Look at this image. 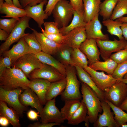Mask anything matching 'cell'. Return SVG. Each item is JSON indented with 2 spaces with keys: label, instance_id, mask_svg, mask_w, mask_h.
I'll return each instance as SVG.
<instances>
[{
  "label": "cell",
  "instance_id": "obj_51",
  "mask_svg": "<svg viewBox=\"0 0 127 127\" xmlns=\"http://www.w3.org/2000/svg\"><path fill=\"white\" fill-rule=\"evenodd\" d=\"M121 28L123 35L125 39L127 40V22L123 23L121 24Z\"/></svg>",
  "mask_w": 127,
  "mask_h": 127
},
{
  "label": "cell",
  "instance_id": "obj_15",
  "mask_svg": "<svg viewBox=\"0 0 127 127\" xmlns=\"http://www.w3.org/2000/svg\"><path fill=\"white\" fill-rule=\"evenodd\" d=\"M63 44L72 48H79L82 44L87 39L85 27L77 28L65 35Z\"/></svg>",
  "mask_w": 127,
  "mask_h": 127
},
{
  "label": "cell",
  "instance_id": "obj_4",
  "mask_svg": "<svg viewBox=\"0 0 127 127\" xmlns=\"http://www.w3.org/2000/svg\"><path fill=\"white\" fill-rule=\"evenodd\" d=\"M74 10L70 1L67 0H60L56 4L52 14L59 28L69 24L73 18Z\"/></svg>",
  "mask_w": 127,
  "mask_h": 127
},
{
  "label": "cell",
  "instance_id": "obj_47",
  "mask_svg": "<svg viewBox=\"0 0 127 127\" xmlns=\"http://www.w3.org/2000/svg\"><path fill=\"white\" fill-rule=\"evenodd\" d=\"M60 0H48V3L46 6L44 10L45 13L48 16L52 14L53 8L56 4Z\"/></svg>",
  "mask_w": 127,
  "mask_h": 127
},
{
  "label": "cell",
  "instance_id": "obj_24",
  "mask_svg": "<svg viewBox=\"0 0 127 127\" xmlns=\"http://www.w3.org/2000/svg\"><path fill=\"white\" fill-rule=\"evenodd\" d=\"M35 56L43 63L49 65L66 76V67L52 55L41 51L35 54Z\"/></svg>",
  "mask_w": 127,
  "mask_h": 127
},
{
  "label": "cell",
  "instance_id": "obj_31",
  "mask_svg": "<svg viewBox=\"0 0 127 127\" xmlns=\"http://www.w3.org/2000/svg\"><path fill=\"white\" fill-rule=\"evenodd\" d=\"M64 101V105L60 111L64 120H67L79 107L81 101L76 99H68Z\"/></svg>",
  "mask_w": 127,
  "mask_h": 127
},
{
  "label": "cell",
  "instance_id": "obj_26",
  "mask_svg": "<svg viewBox=\"0 0 127 127\" xmlns=\"http://www.w3.org/2000/svg\"><path fill=\"white\" fill-rule=\"evenodd\" d=\"M0 115L6 118L13 127H20V117L16 111L11 107H9L5 102L0 100Z\"/></svg>",
  "mask_w": 127,
  "mask_h": 127
},
{
  "label": "cell",
  "instance_id": "obj_18",
  "mask_svg": "<svg viewBox=\"0 0 127 127\" xmlns=\"http://www.w3.org/2000/svg\"><path fill=\"white\" fill-rule=\"evenodd\" d=\"M30 53L29 46L23 37L9 50L4 52L1 55L4 57H8L11 60L13 65L20 58L24 55Z\"/></svg>",
  "mask_w": 127,
  "mask_h": 127
},
{
  "label": "cell",
  "instance_id": "obj_62",
  "mask_svg": "<svg viewBox=\"0 0 127 127\" xmlns=\"http://www.w3.org/2000/svg\"></svg>",
  "mask_w": 127,
  "mask_h": 127
},
{
  "label": "cell",
  "instance_id": "obj_30",
  "mask_svg": "<svg viewBox=\"0 0 127 127\" xmlns=\"http://www.w3.org/2000/svg\"><path fill=\"white\" fill-rule=\"evenodd\" d=\"M86 23L84 20V15L80 14L74 10L71 23L66 27L59 28L60 33L63 36L65 35L77 28L85 27Z\"/></svg>",
  "mask_w": 127,
  "mask_h": 127
},
{
  "label": "cell",
  "instance_id": "obj_5",
  "mask_svg": "<svg viewBox=\"0 0 127 127\" xmlns=\"http://www.w3.org/2000/svg\"><path fill=\"white\" fill-rule=\"evenodd\" d=\"M31 18L25 16L20 18L16 26L9 34L7 40L3 43L0 47V55L8 50L13 43L19 41L24 34L26 28H30L29 23Z\"/></svg>",
  "mask_w": 127,
  "mask_h": 127
},
{
  "label": "cell",
  "instance_id": "obj_52",
  "mask_svg": "<svg viewBox=\"0 0 127 127\" xmlns=\"http://www.w3.org/2000/svg\"><path fill=\"white\" fill-rule=\"evenodd\" d=\"M9 34L5 31L0 29V40L6 41L8 38Z\"/></svg>",
  "mask_w": 127,
  "mask_h": 127
},
{
  "label": "cell",
  "instance_id": "obj_60",
  "mask_svg": "<svg viewBox=\"0 0 127 127\" xmlns=\"http://www.w3.org/2000/svg\"><path fill=\"white\" fill-rule=\"evenodd\" d=\"M124 49H127V44L126 46H125Z\"/></svg>",
  "mask_w": 127,
  "mask_h": 127
},
{
  "label": "cell",
  "instance_id": "obj_9",
  "mask_svg": "<svg viewBox=\"0 0 127 127\" xmlns=\"http://www.w3.org/2000/svg\"><path fill=\"white\" fill-rule=\"evenodd\" d=\"M55 98L47 101L40 115L42 123H54L60 124L64 122L60 111L56 105Z\"/></svg>",
  "mask_w": 127,
  "mask_h": 127
},
{
  "label": "cell",
  "instance_id": "obj_59",
  "mask_svg": "<svg viewBox=\"0 0 127 127\" xmlns=\"http://www.w3.org/2000/svg\"><path fill=\"white\" fill-rule=\"evenodd\" d=\"M123 78H127V73L124 75Z\"/></svg>",
  "mask_w": 127,
  "mask_h": 127
},
{
  "label": "cell",
  "instance_id": "obj_10",
  "mask_svg": "<svg viewBox=\"0 0 127 127\" xmlns=\"http://www.w3.org/2000/svg\"><path fill=\"white\" fill-rule=\"evenodd\" d=\"M43 64L36 57L35 54L29 53L19 59L13 66L20 69L28 78L31 72L41 67Z\"/></svg>",
  "mask_w": 127,
  "mask_h": 127
},
{
  "label": "cell",
  "instance_id": "obj_1",
  "mask_svg": "<svg viewBox=\"0 0 127 127\" xmlns=\"http://www.w3.org/2000/svg\"><path fill=\"white\" fill-rule=\"evenodd\" d=\"M31 81L21 70L14 67L6 69L0 75V87L7 90L27 89Z\"/></svg>",
  "mask_w": 127,
  "mask_h": 127
},
{
  "label": "cell",
  "instance_id": "obj_41",
  "mask_svg": "<svg viewBox=\"0 0 127 127\" xmlns=\"http://www.w3.org/2000/svg\"><path fill=\"white\" fill-rule=\"evenodd\" d=\"M109 58L119 64L127 60V49L121 50L111 54Z\"/></svg>",
  "mask_w": 127,
  "mask_h": 127
},
{
  "label": "cell",
  "instance_id": "obj_28",
  "mask_svg": "<svg viewBox=\"0 0 127 127\" xmlns=\"http://www.w3.org/2000/svg\"><path fill=\"white\" fill-rule=\"evenodd\" d=\"M66 84V79L65 78L52 82L49 87L46 95L47 101L61 95L64 90Z\"/></svg>",
  "mask_w": 127,
  "mask_h": 127
},
{
  "label": "cell",
  "instance_id": "obj_54",
  "mask_svg": "<svg viewBox=\"0 0 127 127\" xmlns=\"http://www.w3.org/2000/svg\"><path fill=\"white\" fill-rule=\"evenodd\" d=\"M12 0L13 2V4L14 5L18 7L22 8L19 0Z\"/></svg>",
  "mask_w": 127,
  "mask_h": 127
},
{
  "label": "cell",
  "instance_id": "obj_19",
  "mask_svg": "<svg viewBox=\"0 0 127 127\" xmlns=\"http://www.w3.org/2000/svg\"><path fill=\"white\" fill-rule=\"evenodd\" d=\"M19 99L20 103L25 107L30 106L36 109L41 114L43 107L36 94L31 88L24 90L20 95Z\"/></svg>",
  "mask_w": 127,
  "mask_h": 127
},
{
  "label": "cell",
  "instance_id": "obj_36",
  "mask_svg": "<svg viewBox=\"0 0 127 127\" xmlns=\"http://www.w3.org/2000/svg\"><path fill=\"white\" fill-rule=\"evenodd\" d=\"M23 37L29 46L30 53L35 54L42 51L40 45L33 32L25 33Z\"/></svg>",
  "mask_w": 127,
  "mask_h": 127
},
{
  "label": "cell",
  "instance_id": "obj_35",
  "mask_svg": "<svg viewBox=\"0 0 127 127\" xmlns=\"http://www.w3.org/2000/svg\"><path fill=\"white\" fill-rule=\"evenodd\" d=\"M71 57L74 66H77L84 69L88 66L89 63L86 56L79 48H73Z\"/></svg>",
  "mask_w": 127,
  "mask_h": 127
},
{
  "label": "cell",
  "instance_id": "obj_20",
  "mask_svg": "<svg viewBox=\"0 0 127 127\" xmlns=\"http://www.w3.org/2000/svg\"><path fill=\"white\" fill-rule=\"evenodd\" d=\"M31 80L29 88L37 95L42 105H45L47 102L46 94L51 83L46 79L40 78Z\"/></svg>",
  "mask_w": 127,
  "mask_h": 127
},
{
  "label": "cell",
  "instance_id": "obj_7",
  "mask_svg": "<svg viewBox=\"0 0 127 127\" xmlns=\"http://www.w3.org/2000/svg\"><path fill=\"white\" fill-rule=\"evenodd\" d=\"M19 88L11 90H7L0 87V100L5 102L10 107L15 110L20 117L26 110V107L22 105L19 99V96L23 92Z\"/></svg>",
  "mask_w": 127,
  "mask_h": 127
},
{
  "label": "cell",
  "instance_id": "obj_25",
  "mask_svg": "<svg viewBox=\"0 0 127 127\" xmlns=\"http://www.w3.org/2000/svg\"><path fill=\"white\" fill-rule=\"evenodd\" d=\"M83 1L84 20L87 23L99 14L101 0H83Z\"/></svg>",
  "mask_w": 127,
  "mask_h": 127
},
{
  "label": "cell",
  "instance_id": "obj_46",
  "mask_svg": "<svg viewBox=\"0 0 127 127\" xmlns=\"http://www.w3.org/2000/svg\"><path fill=\"white\" fill-rule=\"evenodd\" d=\"M22 8L27 6H32L47 0H19Z\"/></svg>",
  "mask_w": 127,
  "mask_h": 127
},
{
  "label": "cell",
  "instance_id": "obj_27",
  "mask_svg": "<svg viewBox=\"0 0 127 127\" xmlns=\"http://www.w3.org/2000/svg\"><path fill=\"white\" fill-rule=\"evenodd\" d=\"M79 107L67 120V124L76 125L84 121L85 126H89V122L87 118V110L85 103L81 100Z\"/></svg>",
  "mask_w": 127,
  "mask_h": 127
},
{
  "label": "cell",
  "instance_id": "obj_37",
  "mask_svg": "<svg viewBox=\"0 0 127 127\" xmlns=\"http://www.w3.org/2000/svg\"><path fill=\"white\" fill-rule=\"evenodd\" d=\"M105 100L113 111L114 119L119 127L126 124L127 122V113L119 107L115 106L108 101Z\"/></svg>",
  "mask_w": 127,
  "mask_h": 127
},
{
  "label": "cell",
  "instance_id": "obj_43",
  "mask_svg": "<svg viewBox=\"0 0 127 127\" xmlns=\"http://www.w3.org/2000/svg\"><path fill=\"white\" fill-rule=\"evenodd\" d=\"M40 28L42 33L48 38L58 44H61L63 43L64 36H63L60 33L57 34L48 33L45 32L44 29L42 27Z\"/></svg>",
  "mask_w": 127,
  "mask_h": 127
},
{
  "label": "cell",
  "instance_id": "obj_29",
  "mask_svg": "<svg viewBox=\"0 0 127 127\" xmlns=\"http://www.w3.org/2000/svg\"><path fill=\"white\" fill-rule=\"evenodd\" d=\"M104 61H97L89 64L88 66L95 71H104L108 75H112L118 64L110 58Z\"/></svg>",
  "mask_w": 127,
  "mask_h": 127
},
{
  "label": "cell",
  "instance_id": "obj_13",
  "mask_svg": "<svg viewBox=\"0 0 127 127\" xmlns=\"http://www.w3.org/2000/svg\"><path fill=\"white\" fill-rule=\"evenodd\" d=\"M103 113L98 115L97 119L93 123L95 127H119L114 118L111 108L105 100L101 101Z\"/></svg>",
  "mask_w": 127,
  "mask_h": 127
},
{
  "label": "cell",
  "instance_id": "obj_38",
  "mask_svg": "<svg viewBox=\"0 0 127 127\" xmlns=\"http://www.w3.org/2000/svg\"><path fill=\"white\" fill-rule=\"evenodd\" d=\"M127 14V0L118 1L110 19L115 20Z\"/></svg>",
  "mask_w": 127,
  "mask_h": 127
},
{
  "label": "cell",
  "instance_id": "obj_58",
  "mask_svg": "<svg viewBox=\"0 0 127 127\" xmlns=\"http://www.w3.org/2000/svg\"><path fill=\"white\" fill-rule=\"evenodd\" d=\"M121 127H127V124H126L122 125Z\"/></svg>",
  "mask_w": 127,
  "mask_h": 127
},
{
  "label": "cell",
  "instance_id": "obj_61",
  "mask_svg": "<svg viewBox=\"0 0 127 127\" xmlns=\"http://www.w3.org/2000/svg\"><path fill=\"white\" fill-rule=\"evenodd\" d=\"M120 0H118V1Z\"/></svg>",
  "mask_w": 127,
  "mask_h": 127
},
{
  "label": "cell",
  "instance_id": "obj_12",
  "mask_svg": "<svg viewBox=\"0 0 127 127\" xmlns=\"http://www.w3.org/2000/svg\"><path fill=\"white\" fill-rule=\"evenodd\" d=\"M84 69L90 74L98 88L103 92L119 81L113 78L112 75L106 74L103 71H95L88 66Z\"/></svg>",
  "mask_w": 127,
  "mask_h": 127
},
{
  "label": "cell",
  "instance_id": "obj_45",
  "mask_svg": "<svg viewBox=\"0 0 127 127\" xmlns=\"http://www.w3.org/2000/svg\"><path fill=\"white\" fill-rule=\"evenodd\" d=\"M70 2L75 10L78 13L84 15L83 0H70Z\"/></svg>",
  "mask_w": 127,
  "mask_h": 127
},
{
  "label": "cell",
  "instance_id": "obj_32",
  "mask_svg": "<svg viewBox=\"0 0 127 127\" xmlns=\"http://www.w3.org/2000/svg\"><path fill=\"white\" fill-rule=\"evenodd\" d=\"M73 48L65 44H62L56 54L59 60L66 67L69 66H74L71 57Z\"/></svg>",
  "mask_w": 127,
  "mask_h": 127
},
{
  "label": "cell",
  "instance_id": "obj_44",
  "mask_svg": "<svg viewBox=\"0 0 127 127\" xmlns=\"http://www.w3.org/2000/svg\"><path fill=\"white\" fill-rule=\"evenodd\" d=\"M13 65L11 59L8 57H1L0 59V75L6 68H9Z\"/></svg>",
  "mask_w": 127,
  "mask_h": 127
},
{
  "label": "cell",
  "instance_id": "obj_39",
  "mask_svg": "<svg viewBox=\"0 0 127 127\" xmlns=\"http://www.w3.org/2000/svg\"><path fill=\"white\" fill-rule=\"evenodd\" d=\"M20 19V18H14L10 19L0 18V29L5 31L9 35Z\"/></svg>",
  "mask_w": 127,
  "mask_h": 127
},
{
  "label": "cell",
  "instance_id": "obj_53",
  "mask_svg": "<svg viewBox=\"0 0 127 127\" xmlns=\"http://www.w3.org/2000/svg\"><path fill=\"white\" fill-rule=\"evenodd\" d=\"M119 107L122 110L127 112V97Z\"/></svg>",
  "mask_w": 127,
  "mask_h": 127
},
{
  "label": "cell",
  "instance_id": "obj_40",
  "mask_svg": "<svg viewBox=\"0 0 127 127\" xmlns=\"http://www.w3.org/2000/svg\"><path fill=\"white\" fill-rule=\"evenodd\" d=\"M127 73V60L118 64L117 65L112 75L114 78L120 80L123 78Z\"/></svg>",
  "mask_w": 127,
  "mask_h": 127
},
{
  "label": "cell",
  "instance_id": "obj_55",
  "mask_svg": "<svg viewBox=\"0 0 127 127\" xmlns=\"http://www.w3.org/2000/svg\"><path fill=\"white\" fill-rule=\"evenodd\" d=\"M116 20L120 21L122 23L127 22V16H123Z\"/></svg>",
  "mask_w": 127,
  "mask_h": 127
},
{
  "label": "cell",
  "instance_id": "obj_2",
  "mask_svg": "<svg viewBox=\"0 0 127 127\" xmlns=\"http://www.w3.org/2000/svg\"><path fill=\"white\" fill-rule=\"evenodd\" d=\"M82 100L87 109V118L89 122L94 123L98 117L99 113L103 111L101 101L94 91L85 83L81 82Z\"/></svg>",
  "mask_w": 127,
  "mask_h": 127
},
{
  "label": "cell",
  "instance_id": "obj_16",
  "mask_svg": "<svg viewBox=\"0 0 127 127\" xmlns=\"http://www.w3.org/2000/svg\"><path fill=\"white\" fill-rule=\"evenodd\" d=\"M98 47L95 39H87L79 48L86 56L89 64L100 60V52Z\"/></svg>",
  "mask_w": 127,
  "mask_h": 127
},
{
  "label": "cell",
  "instance_id": "obj_17",
  "mask_svg": "<svg viewBox=\"0 0 127 127\" xmlns=\"http://www.w3.org/2000/svg\"><path fill=\"white\" fill-rule=\"evenodd\" d=\"M48 2L47 0H44L36 5L27 6L24 8L26 12V16L33 19L40 28L44 23V20L47 19L48 16L43 10L44 6L46 5Z\"/></svg>",
  "mask_w": 127,
  "mask_h": 127
},
{
  "label": "cell",
  "instance_id": "obj_14",
  "mask_svg": "<svg viewBox=\"0 0 127 127\" xmlns=\"http://www.w3.org/2000/svg\"><path fill=\"white\" fill-rule=\"evenodd\" d=\"M99 14H97L92 20L86 23L85 27L87 39L109 40L108 35L104 34L102 32V26L99 19Z\"/></svg>",
  "mask_w": 127,
  "mask_h": 127
},
{
  "label": "cell",
  "instance_id": "obj_34",
  "mask_svg": "<svg viewBox=\"0 0 127 127\" xmlns=\"http://www.w3.org/2000/svg\"><path fill=\"white\" fill-rule=\"evenodd\" d=\"M118 0H105L99 6V14L103 20L110 18Z\"/></svg>",
  "mask_w": 127,
  "mask_h": 127
},
{
  "label": "cell",
  "instance_id": "obj_56",
  "mask_svg": "<svg viewBox=\"0 0 127 127\" xmlns=\"http://www.w3.org/2000/svg\"><path fill=\"white\" fill-rule=\"evenodd\" d=\"M120 80L127 84V78H123Z\"/></svg>",
  "mask_w": 127,
  "mask_h": 127
},
{
  "label": "cell",
  "instance_id": "obj_11",
  "mask_svg": "<svg viewBox=\"0 0 127 127\" xmlns=\"http://www.w3.org/2000/svg\"><path fill=\"white\" fill-rule=\"evenodd\" d=\"M65 76L51 66L44 64L40 68L36 69L29 75L28 78L32 80L37 78L46 79L51 83L65 78Z\"/></svg>",
  "mask_w": 127,
  "mask_h": 127
},
{
  "label": "cell",
  "instance_id": "obj_21",
  "mask_svg": "<svg viewBox=\"0 0 127 127\" xmlns=\"http://www.w3.org/2000/svg\"><path fill=\"white\" fill-rule=\"evenodd\" d=\"M30 28L35 34L40 45L42 51L51 55H56L61 44H58L49 39L42 33L38 32L31 28Z\"/></svg>",
  "mask_w": 127,
  "mask_h": 127
},
{
  "label": "cell",
  "instance_id": "obj_33",
  "mask_svg": "<svg viewBox=\"0 0 127 127\" xmlns=\"http://www.w3.org/2000/svg\"><path fill=\"white\" fill-rule=\"evenodd\" d=\"M103 25L107 28V32L111 35L117 36L119 40L124 39L121 28V22L116 20H113L110 19L103 20L102 21Z\"/></svg>",
  "mask_w": 127,
  "mask_h": 127
},
{
  "label": "cell",
  "instance_id": "obj_23",
  "mask_svg": "<svg viewBox=\"0 0 127 127\" xmlns=\"http://www.w3.org/2000/svg\"><path fill=\"white\" fill-rule=\"evenodd\" d=\"M76 73L80 81L89 87L94 91L101 101L105 100L103 92L100 90L96 86L90 74L83 68L75 66Z\"/></svg>",
  "mask_w": 127,
  "mask_h": 127
},
{
  "label": "cell",
  "instance_id": "obj_42",
  "mask_svg": "<svg viewBox=\"0 0 127 127\" xmlns=\"http://www.w3.org/2000/svg\"><path fill=\"white\" fill-rule=\"evenodd\" d=\"M43 25L45 32L50 34L60 33L59 28L57 23L55 22H44Z\"/></svg>",
  "mask_w": 127,
  "mask_h": 127
},
{
  "label": "cell",
  "instance_id": "obj_49",
  "mask_svg": "<svg viewBox=\"0 0 127 127\" xmlns=\"http://www.w3.org/2000/svg\"><path fill=\"white\" fill-rule=\"evenodd\" d=\"M39 112H37L36 111L31 109L27 113L28 118L30 120L32 121L38 120V117H40V115Z\"/></svg>",
  "mask_w": 127,
  "mask_h": 127
},
{
  "label": "cell",
  "instance_id": "obj_6",
  "mask_svg": "<svg viewBox=\"0 0 127 127\" xmlns=\"http://www.w3.org/2000/svg\"><path fill=\"white\" fill-rule=\"evenodd\" d=\"M103 93L105 100L119 107L127 97V84L119 80Z\"/></svg>",
  "mask_w": 127,
  "mask_h": 127
},
{
  "label": "cell",
  "instance_id": "obj_3",
  "mask_svg": "<svg viewBox=\"0 0 127 127\" xmlns=\"http://www.w3.org/2000/svg\"><path fill=\"white\" fill-rule=\"evenodd\" d=\"M76 74L75 66H69L66 67V86L61 95L63 101L73 99L80 100L81 99L82 95L79 90L80 82L77 79Z\"/></svg>",
  "mask_w": 127,
  "mask_h": 127
},
{
  "label": "cell",
  "instance_id": "obj_22",
  "mask_svg": "<svg viewBox=\"0 0 127 127\" xmlns=\"http://www.w3.org/2000/svg\"><path fill=\"white\" fill-rule=\"evenodd\" d=\"M3 0H0V13L5 15L2 16V18H11L19 19L26 16L24 9L18 7L13 4L4 2Z\"/></svg>",
  "mask_w": 127,
  "mask_h": 127
},
{
  "label": "cell",
  "instance_id": "obj_48",
  "mask_svg": "<svg viewBox=\"0 0 127 127\" xmlns=\"http://www.w3.org/2000/svg\"><path fill=\"white\" fill-rule=\"evenodd\" d=\"M60 124L56 123H48L36 122L32 124H29L28 127H52L56 125H59Z\"/></svg>",
  "mask_w": 127,
  "mask_h": 127
},
{
  "label": "cell",
  "instance_id": "obj_50",
  "mask_svg": "<svg viewBox=\"0 0 127 127\" xmlns=\"http://www.w3.org/2000/svg\"><path fill=\"white\" fill-rule=\"evenodd\" d=\"M10 123L6 117L0 115V125L2 127H7Z\"/></svg>",
  "mask_w": 127,
  "mask_h": 127
},
{
  "label": "cell",
  "instance_id": "obj_57",
  "mask_svg": "<svg viewBox=\"0 0 127 127\" xmlns=\"http://www.w3.org/2000/svg\"><path fill=\"white\" fill-rule=\"evenodd\" d=\"M5 0V2L6 3L10 4H13V3L12 0Z\"/></svg>",
  "mask_w": 127,
  "mask_h": 127
},
{
  "label": "cell",
  "instance_id": "obj_8",
  "mask_svg": "<svg viewBox=\"0 0 127 127\" xmlns=\"http://www.w3.org/2000/svg\"><path fill=\"white\" fill-rule=\"evenodd\" d=\"M96 40L100 49V55L104 61L109 58L112 52L124 49L127 44V41L125 39L118 40L114 38L113 40Z\"/></svg>",
  "mask_w": 127,
  "mask_h": 127
}]
</instances>
